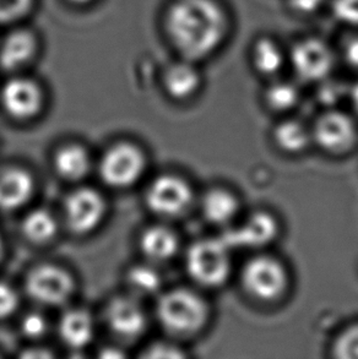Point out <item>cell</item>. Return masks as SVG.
Returning a JSON list of instances; mask_svg holds the SVG:
<instances>
[{
    "label": "cell",
    "mask_w": 358,
    "mask_h": 359,
    "mask_svg": "<svg viewBox=\"0 0 358 359\" xmlns=\"http://www.w3.org/2000/svg\"><path fill=\"white\" fill-rule=\"evenodd\" d=\"M325 0H289L291 9L302 15H310L318 11Z\"/></svg>",
    "instance_id": "1f68e13d"
},
{
    "label": "cell",
    "mask_w": 358,
    "mask_h": 359,
    "mask_svg": "<svg viewBox=\"0 0 358 359\" xmlns=\"http://www.w3.org/2000/svg\"><path fill=\"white\" fill-rule=\"evenodd\" d=\"M243 285L253 297L262 301H274L285 292L287 272L279 260L258 257L248 262L242 273Z\"/></svg>",
    "instance_id": "277c9868"
},
{
    "label": "cell",
    "mask_w": 358,
    "mask_h": 359,
    "mask_svg": "<svg viewBox=\"0 0 358 359\" xmlns=\"http://www.w3.org/2000/svg\"><path fill=\"white\" fill-rule=\"evenodd\" d=\"M39 49L37 37L29 29H15L0 43V68L14 72L32 62Z\"/></svg>",
    "instance_id": "5bb4252c"
},
{
    "label": "cell",
    "mask_w": 358,
    "mask_h": 359,
    "mask_svg": "<svg viewBox=\"0 0 358 359\" xmlns=\"http://www.w3.org/2000/svg\"><path fill=\"white\" fill-rule=\"evenodd\" d=\"M193 191L185 180L175 175H161L152 182L146 194V203L155 214L175 217L183 214L192 204Z\"/></svg>",
    "instance_id": "ba28073f"
},
{
    "label": "cell",
    "mask_w": 358,
    "mask_h": 359,
    "mask_svg": "<svg viewBox=\"0 0 358 359\" xmlns=\"http://www.w3.org/2000/svg\"><path fill=\"white\" fill-rule=\"evenodd\" d=\"M24 357H32V358H48L52 357L51 353H48L47 351L41 350L37 348L36 351H29V352H25Z\"/></svg>",
    "instance_id": "e575fe53"
},
{
    "label": "cell",
    "mask_w": 358,
    "mask_h": 359,
    "mask_svg": "<svg viewBox=\"0 0 358 359\" xmlns=\"http://www.w3.org/2000/svg\"><path fill=\"white\" fill-rule=\"evenodd\" d=\"M21 329L27 337L37 339L47 331V321L41 314L31 313L29 316H25L24 320L21 323Z\"/></svg>",
    "instance_id": "f546056e"
},
{
    "label": "cell",
    "mask_w": 358,
    "mask_h": 359,
    "mask_svg": "<svg viewBox=\"0 0 358 359\" xmlns=\"http://www.w3.org/2000/svg\"><path fill=\"white\" fill-rule=\"evenodd\" d=\"M141 250L154 262H167L178 250V238L173 231L164 226L146 229L141 237Z\"/></svg>",
    "instance_id": "d6986e66"
},
{
    "label": "cell",
    "mask_w": 358,
    "mask_h": 359,
    "mask_svg": "<svg viewBox=\"0 0 358 359\" xmlns=\"http://www.w3.org/2000/svg\"><path fill=\"white\" fill-rule=\"evenodd\" d=\"M331 9L340 22L358 26V0H333Z\"/></svg>",
    "instance_id": "83f0119b"
},
{
    "label": "cell",
    "mask_w": 358,
    "mask_h": 359,
    "mask_svg": "<svg viewBox=\"0 0 358 359\" xmlns=\"http://www.w3.org/2000/svg\"><path fill=\"white\" fill-rule=\"evenodd\" d=\"M59 332L65 345L73 350H81L93 337L95 326L91 316L81 309L69 311L60 319Z\"/></svg>",
    "instance_id": "e0dca14e"
},
{
    "label": "cell",
    "mask_w": 358,
    "mask_h": 359,
    "mask_svg": "<svg viewBox=\"0 0 358 359\" xmlns=\"http://www.w3.org/2000/svg\"><path fill=\"white\" fill-rule=\"evenodd\" d=\"M72 3H75V4H86V3H90L91 0H70Z\"/></svg>",
    "instance_id": "8d00e7d4"
},
{
    "label": "cell",
    "mask_w": 358,
    "mask_h": 359,
    "mask_svg": "<svg viewBox=\"0 0 358 359\" xmlns=\"http://www.w3.org/2000/svg\"><path fill=\"white\" fill-rule=\"evenodd\" d=\"M313 136L318 145L333 154L350 150L357 137L354 121L345 113L331 111L317 121Z\"/></svg>",
    "instance_id": "30bf717a"
},
{
    "label": "cell",
    "mask_w": 358,
    "mask_h": 359,
    "mask_svg": "<svg viewBox=\"0 0 358 359\" xmlns=\"http://www.w3.org/2000/svg\"><path fill=\"white\" fill-rule=\"evenodd\" d=\"M344 57L349 65L358 69V36H354L345 42Z\"/></svg>",
    "instance_id": "d6a6232c"
},
{
    "label": "cell",
    "mask_w": 358,
    "mask_h": 359,
    "mask_svg": "<svg viewBox=\"0 0 358 359\" xmlns=\"http://www.w3.org/2000/svg\"><path fill=\"white\" fill-rule=\"evenodd\" d=\"M205 219L210 224L223 226L232 222L239 211L237 198L228 190H210L201 204Z\"/></svg>",
    "instance_id": "ac0fdd59"
},
{
    "label": "cell",
    "mask_w": 358,
    "mask_h": 359,
    "mask_svg": "<svg viewBox=\"0 0 358 359\" xmlns=\"http://www.w3.org/2000/svg\"><path fill=\"white\" fill-rule=\"evenodd\" d=\"M64 211L68 226L73 232L88 233L101 224L106 215V203L96 190L81 188L69 195Z\"/></svg>",
    "instance_id": "9c48e42d"
},
{
    "label": "cell",
    "mask_w": 358,
    "mask_h": 359,
    "mask_svg": "<svg viewBox=\"0 0 358 359\" xmlns=\"http://www.w3.org/2000/svg\"><path fill=\"white\" fill-rule=\"evenodd\" d=\"M295 73L305 81H323L334 67V54L324 41L300 39L290 53Z\"/></svg>",
    "instance_id": "52a82bcc"
},
{
    "label": "cell",
    "mask_w": 358,
    "mask_h": 359,
    "mask_svg": "<svg viewBox=\"0 0 358 359\" xmlns=\"http://www.w3.org/2000/svg\"><path fill=\"white\" fill-rule=\"evenodd\" d=\"M168 39L184 59L215 53L227 34V18L213 0H177L166 16Z\"/></svg>",
    "instance_id": "6da1fadb"
},
{
    "label": "cell",
    "mask_w": 358,
    "mask_h": 359,
    "mask_svg": "<svg viewBox=\"0 0 358 359\" xmlns=\"http://www.w3.org/2000/svg\"><path fill=\"white\" fill-rule=\"evenodd\" d=\"M149 358H182L184 357L183 352H180L175 346L160 344V345L152 346L146 353Z\"/></svg>",
    "instance_id": "4dcf8cb0"
},
{
    "label": "cell",
    "mask_w": 358,
    "mask_h": 359,
    "mask_svg": "<svg viewBox=\"0 0 358 359\" xmlns=\"http://www.w3.org/2000/svg\"><path fill=\"white\" fill-rule=\"evenodd\" d=\"M34 191L32 177L22 170H4L0 173V209H19Z\"/></svg>",
    "instance_id": "9a60e30c"
},
{
    "label": "cell",
    "mask_w": 358,
    "mask_h": 359,
    "mask_svg": "<svg viewBox=\"0 0 358 359\" xmlns=\"http://www.w3.org/2000/svg\"><path fill=\"white\" fill-rule=\"evenodd\" d=\"M145 170V158L136 146L121 142L107 151L100 165L102 180L116 188L134 184Z\"/></svg>",
    "instance_id": "5b68a950"
},
{
    "label": "cell",
    "mask_w": 358,
    "mask_h": 359,
    "mask_svg": "<svg viewBox=\"0 0 358 359\" xmlns=\"http://www.w3.org/2000/svg\"><path fill=\"white\" fill-rule=\"evenodd\" d=\"M276 219L267 212L249 216L238 229L230 231L223 237L228 247L258 248L267 245L277 234Z\"/></svg>",
    "instance_id": "4fadbf2b"
},
{
    "label": "cell",
    "mask_w": 358,
    "mask_h": 359,
    "mask_svg": "<svg viewBox=\"0 0 358 359\" xmlns=\"http://www.w3.org/2000/svg\"><path fill=\"white\" fill-rule=\"evenodd\" d=\"M3 249H4V245H3V241H1V237H0V257L3 255Z\"/></svg>",
    "instance_id": "74e56055"
},
{
    "label": "cell",
    "mask_w": 358,
    "mask_h": 359,
    "mask_svg": "<svg viewBox=\"0 0 358 359\" xmlns=\"http://www.w3.org/2000/svg\"><path fill=\"white\" fill-rule=\"evenodd\" d=\"M350 96H351V101H352V104H354V109L358 112V83L354 85L352 90H351V93H350Z\"/></svg>",
    "instance_id": "d590c367"
},
{
    "label": "cell",
    "mask_w": 358,
    "mask_h": 359,
    "mask_svg": "<svg viewBox=\"0 0 358 359\" xmlns=\"http://www.w3.org/2000/svg\"><path fill=\"white\" fill-rule=\"evenodd\" d=\"M310 137L312 135L308 129L297 121H282L276 126L274 133V139L277 146L291 154L305 150L310 144Z\"/></svg>",
    "instance_id": "7402d4cb"
},
{
    "label": "cell",
    "mask_w": 358,
    "mask_h": 359,
    "mask_svg": "<svg viewBox=\"0 0 358 359\" xmlns=\"http://www.w3.org/2000/svg\"><path fill=\"white\" fill-rule=\"evenodd\" d=\"M157 316L166 330L175 335H192L203 327L208 318L206 302L189 290H172L157 303Z\"/></svg>",
    "instance_id": "7a4b0ae2"
},
{
    "label": "cell",
    "mask_w": 358,
    "mask_h": 359,
    "mask_svg": "<svg viewBox=\"0 0 358 359\" xmlns=\"http://www.w3.org/2000/svg\"><path fill=\"white\" fill-rule=\"evenodd\" d=\"M185 264L189 275L199 285L221 286L231 272L230 247L223 238L199 241L189 248Z\"/></svg>",
    "instance_id": "3957f363"
},
{
    "label": "cell",
    "mask_w": 358,
    "mask_h": 359,
    "mask_svg": "<svg viewBox=\"0 0 358 359\" xmlns=\"http://www.w3.org/2000/svg\"><path fill=\"white\" fill-rule=\"evenodd\" d=\"M1 103L5 111L18 119L34 117L44 103L42 91L29 79L18 78L5 83L1 90Z\"/></svg>",
    "instance_id": "7c38bea8"
},
{
    "label": "cell",
    "mask_w": 358,
    "mask_h": 359,
    "mask_svg": "<svg viewBox=\"0 0 358 359\" xmlns=\"http://www.w3.org/2000/svg\"><path fill=\"white\" fill-rule=\"evenodd\" d=\"M253 64L254 68L263 75H275L285 65L284 49L275 39L262 37L253 46Z\"/></svg>",
    "instance_id": "44dd1931"
},
{
    "label": "cell",
    "mask_w": 358,
    "mask_h": 359,
    "mask_svg": "<svg viewBox=\"0 0 358 359\" xmlns=\"http://www.w3.org/2000/svg\"><path fill=\"white\" fill-rule=\"evenodd\" d=\"M29 297L44 306H60L74 292V280L68 272L53 265H41L29 272L26 278Z\"/></svg>",
    "instance_id": "8992f818"
},
{
    "label": "cell",
    "mask_w": 358,
    "mask_h": 359,
    "mask_svg": "<svg viewBox=\"0 0 358 359\" xmlns=\"http://www.w3.org/2000/svg\"><path fill=\"white\" fill-rule=\"evenodd\" d=\"M19 306V297L14 288L0 282V319L11 316Z\"/></svg>",
    "instance_id": "f1b7e54d"
},
{
    "label": "cell",
    "mask_w": 358,
    "mask_h": 359,
    "mask_svg": "<svg viewBox=\"0 0 358 359\" xmlns=\"http://www.w3.org/2000/svg\"><path fill=\"white\" fill-rule=\"evenodd\" d=\"M34 0H0V24H13L29 14Z\"/></svg>",
    "instance_id": "484cf974"
},
{
    "label": "cell",
    "mask_w": 358,
    "mask_h": 359,
    "mask_svg": "<svg viewBox=\"0 0 358 359\" xmlns=\"http://www.w3.org/2000/svg\"><path fill=\"white\" fill-rule=\"evenodd\" d=\"M128 285L136 294L149 296L160 290L161 277L152 267L139 265L128 272Z\"/></svg>",
    "instance_id": "cb8c5ba5"
},
{
    "label": "cell",
    "mask_w": 358,
    "mask_h": 359,
    "mask_svg": "<svg viewBox=\"0 0 358 359\" xmlns=\"http://www.w3.org/2000/svg\"><path fill=\"white\" fill-rule=\"evenodd\" d=\"M300 97V93L293 83L276 81L271 83L265 93L267 104L276 111H286L293 107Z\"/></svg>",
    "instance_id": "d4e9b609"
},
{
    "label": "cell",
    "mask_w": 358,
    "mask_h": 359,
    "mask_svg": "<svg viewBox=\"0 0 358 359\" xmlns=\"http://www.w3.org/2000/svg\"><path fill=\"white\" fill-rule=\"evenodd\" d=\"M200 74L194 67L193 62L184 59L173 63L166 69L164 75V86L167 93L177 100L193 96L200 86Z\"/></svg>",
    "instance_id": "2e32d148"
},
{
    "label": "cell",
    "mask_w": 358,
    "mask_h": 359,
    "mask_svg": "<svg viewBox=\"0 0 358 359\" xmlns=\"http://www.w3.org/2000/svg\"><path fill=\"white\" fill-rule=\"evenodd\" d=\"M24 234L34 243H47L57 234V221L47 210H34L22 222Z\"/></svg>",
    "instance_id": "603a6c76"
},
{
    "label": "cell",
    "mask_w": 358,
    "mask_h": 359,
    "mask_svg": "<svg viewBox=\"0 0 358 359\" xmlns=\"http://www.w3.org/2000/svg\"><path fill=\"white\" fill-rule=\"evenodd\" d=\"M106 321L112 332L123 340H135L145 331L146 316L131 297H117L107 304Z\"/></svg>",
    "instance_id": "8fae6325"
},
{
    "label": "cell",
    "mask_w": 358,
    "mask_h": 359,
    "mask_svg": "<svg viewBox=\"0 0 358 359\" xmlns=\"http://www.w3.org/2000/svg\"><path fill=\"white\" fill-rule=\"evenodd\" d=\"M335 357L341 359H358V325L343 332L334 345Z\"/></svg>",
    "instance_id": "4316f807"
},
{
    "label": "cell",
    "mask_w": 358,
    "mask_h": 359,
    "mask_svg": "<svg viewBox=\"0 0 358 359\" xmlns=\"http://www.w3.org/2000/svg\"><path fill=\"white\" fill-rule=\"evenodd\" d=\"M54 165L59 175L68 180H79L88 175L91 161L88 151L79 145L64 146L57 152Z\"/></svg>",
    "instance_id": "ffe728a7"
},
{
    "label": "cell",
    "mask_w": 358,
    "mask_h": 359,
    "mask_svg": "<svg viewBox=\"0 0 358 359\" xmlns=\"http://www.w3.org/2000/svg\"><path fill=\"white\" fill-rule=\"evenodd\" d=\"M101 357L102 358H121L124 357V353L117 348H106L102 351Z\"/></svg>",
    "instance_id": "836d02e7"
}]
</instances>
